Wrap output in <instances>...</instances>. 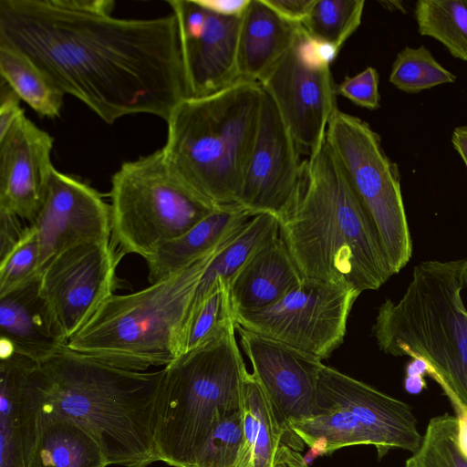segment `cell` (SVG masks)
I'll use <instances>...</instances> for the list:
<instances>
[{"label":"cell","mask_w":467,"mask_h":467,"mask_svg":"<svg viewBox=\"0 0 467 467\" xmlns=\"http://www.w3.org/2000/svg\"><path fill=\"white\" fill-rule=\"evenodd\" d=\"M235 325L163 368L154 441L159 461L194 467L214 427L243 410L248 370L235 338Z\"/></svg>","instance_id":"7"},{"label":"cell","mask_w":467,"mask_h":467,"mask_svg":"<svg viewBox=\"0 0 467 467\" xmlns=\"http://www.w3.org/2000/svg\"><path fill=\"white\" fill-rule=\"evenodd\" d=\"M235 328L252 364V373L262 386L290 447L301 452L305 443L291 426L320 414L317 395L322 360L238 325Z\"/></svg>","instance_id":"15"},{"label":"cell","mask_w":467,"mask_h":467,"mask_svg":"<svg viewBox=\"0 0 467 467\" xmlns=\"http://www.w3.org/2000/svg\"><path fill=\"white\" fill-rule=\"evenodd\" d=\"M303 280L280 235L261 246L230 285L234 310L269 306Z\"/></svg>","instance_id":"22"},{"label":"cell","mask_w":467,"mask_h":467,"mask_svg":"<svg viewBox=\"0 0 467 467\" xmlns=\"http://www.w3.org/2000/svg\"><path fill=\"white\" fill-rule=\"evenodd\" d=\"M263 3L284 20L302 25L315 0H262Z\"/></svg>","instance_id":"37"},{"label":"cell","mask_w":467,"mask_h":467,"mask_svg":"<svg viewBox=\"0 0 467 467\" xmlns=\"http://www.w3.org/2000/svg\"><path fill=\"white\" fill-rule=\"evenodd\" d=\"M112 0H0V44L32 60L108 124L167 121L187 98L174 15L119 18Z\"/></svg>","instance_id":"1"},{"label":"cell","mask_w":467,"mask_h":467,"mask_svg":"<svg viewBox=\"0 0 467 467\" xmlns=\"http://www.w3.org/2000/svg\"><path fill=\"white\" fill-rule=\"evenodd\" d=\"M19 102V97L2 80L0 95V138L3 137L16 119L25 113Z\"/></svg>","instance_id":"38"},{"label":"cell","mask_w":467,"mask_h":467,"mask_svg":"<svg viewBox=\"0 0 467 467\" xmlns=\"http://www.w3.org/2000/svg\"><path fill=\"white\" fill-rule=\"evenodd\" d=\"M0 342L36 363L67 347L61 327L40 294L38 276L0 296Z\"/></svg>","instance_id":"20"},{"label":"cell","mask_w":467,"mask_h":467,"mask_svg":"<svg viewBox=\"0 0 467 467\" xmlns=\"http://www.w3.org/2000/svg\"><path fill=\"white\" fill-rule=\"evenodd\" d=\"M0 74L19 97L40 116H60L64 93L26 55L0 44Z\"/></svg>","instance_id":"27"},{"label":"cell","mask_w":467,"mask_h":467,"mask_svg":"<svg viewBox=\"0 0 467 467\" xmlns=\"http://www.w3.org/2000/svg\"><path fill=\"white\" fill-rule=\"evenodd\" d=\"M379 82L377 69L368 67L353 77H346L337 85V94L359 107L374 110L380 107Z\"/></svg>","instance_id":"35"},{"label":"cell","mask_w":467,"mask_h":467,"mask_svg":"<svg viewBox=\"0 0 467 467\" xmlns=\"http://www.w3.org/2000/svg\"><path fill=\"white\" fill-rule=\"evenodd\" d=\"M222 244L146 288L111 295L67 341V348L129 370L167 366L180 354L182 330L197 286Z\"/></svg>","instance_id":"6"},{"label":"cell","mask_w":467,"mask_h":467,"mask_svg":"<svg viewBox=\"0 0 467 467\" xmlns=\"http://www.w3.org/2000/svg\"><path fill=\"white\" fill-rule=\"evenodd\" d=\"M264 90V89H263ZM272 98L264 90L254 146L238 205L252 215L266 213L284 221L302 192L305 161Z\"/></svg>","instance_id":"12"},{"label":"cell","mask_w":467,"mask_h":467,"mask_svg":"<svg viewBox=\"0 0 467 467\" xmlns=\"http://www.w3.org/2000/svg\"><path fill=\"white\" fill-rule=\"evenodd\" d=\"M53 142L25 113L0 138V210L32 224L55 169Z\"/></svg>","instance_id":"18"},{"label":"cell","mask_w":467,"mask_h":467,"mask_svg":"<svg viewBox=\"0 0 467 467\" xmlns=\"http://www.w3.org/2000/svg\"><path fill=\"white\" fill-rule=\"evenodd\" d=\"M175 16L188 97H202L240 79L237 67L242 17L216 15L196 0H169Z\"/></svg>","instance_id":"16"},{"label":"cell","mask_w":467,"mask_h":467,"mask_svg":"<svg viewBox=\"0 0 467 467\" xmlns=\"http://www.w3.org/2000/svg\"><path fill=\"white\" fill-rule=\"evenodd\" d=\"M466 289L467 259L422 261L401 298L380 305L372 327L379 348L421 362L452 408L467 406Z\"/></svg>","instance_id":"4"},{"label":"cell","mask_w":467,"mask_h":467,"mask_svg":"<svg viewBox=\"0 0 467 467\" xmlns=\"http://www.w3.org/2000/svg\"><path fill=\"white\" fill-rule=\"evenodd\" d=\"M359 295L337 284L303 278L269 306L234 310V319L245 330L323 360L343 342L350 310Z\"/></svg>","instance_id":"11"},{"label":"cell","mask_w":467,"mask_h":467,"mask_svg":"<svg viewBox=\"0 0 467 467\" xmlns=\"http://www.w3.org/2000/svg\"><path fill=\"white\" fill-rule=\"evenodd\" d=\"M278 235L279 221L273 215L256 214L247 221L220 246L213 257L197 286L191 309L208 295L218 279L230 286L250 257Z\"/></svg>","instance_id":"26"},{"label":"cell","mask_w":467,"mask_h":467,"mask_svg":"<svg viewBox=\"0 0 467 467\" xmlns=\"http://www.w3.org/2000/svg\"><path fill=\"white\" fill-rule=\"evenodd\" d=\"M31 225L39 244L37 276L54 257L70 247L111 240L109 205L97 190L56 168Z\"/></svg>","instance_id":"17"},{"label":"cell","mask_w":467,"mask_h":467,"mask_svg":"<svg viewBox=\"0 0 467 467\" xmlns=\"http://www.w3.org/2000/svg\"><path fill=\"white\" fill-rule=\"evenodd\" d=\"M302 35L301 26L292 46L259 83L300 150L309 156L326 140L337 94L330 66L311 63L305 57Z\"/></svg>","instance_id":"13"},{"label":"cell","mask_w":467,"mask_h":467,"mask_svg":"<svg viewBox=\"0 0 467 467\" xmlns=\"http://www.w3.org/2000/svg\"><path fill=\"white\" fill-rule=\"evenodd\" d=\"M36 362L0 349V467H29L43 400L32 376Z\"/></svg>","instance_id":"19"},{"label":"cell","mask_w":467,"mask_h":467,"mask_svg":"<svg viewBox=\"0 0 467 467\" xmlns=\"http://www.w3.org/2000/svg\"><path fill=\"white\" fill-rule=\"evenodd\" d=\"M300 26L281 18L262 0H251L238 40L240 79L259 82L292 46Z\"/></svg>","instance_id":"24"},{"label":"cell","mask_w":467,"mask_h":467,"mask_svg":"<svg viewBox=\"0 0 467 467\" xmlns=\"http://www.w3.org/2000/svg\"><path fill=\"white\" fill-rule=\"evenodd\" d=\"M389 80L398 89L413 94L453 83L456 76L442 67L425 46L406 47L397 54Z\"/></svg>","instance_id":"31"},{"label":"cell","mask_w":467,"mask_h":467,"mask_svg":"<svg viewBox=\"0 0 467 467\" xmlns=\"http://www.w3.org/2000/svg\"><path fill=\"white\" fill-rule=\"evenodd\" d=\"M426 375L423 364L413 360L407 366L404 381L405 389L410 394H419L426 388L424 376Z\"/></svg>","instance_id":"40"},{"label":"cell","mask_w":467,"mask_h":467,"mask_svg":"<svg viewBox=\"0 0 467 467\" xmlns=\"http://www.w3.org/2000/svg\"><path fill=\"white\" fill-rule=\"evenodd\" d=\"M43 400L84 425L109 465L148 467L159 462L154 431L163 368H117L65 347L31 370Z\"/></svg>","instance_id":"3"},{"label":"cell","mask_w":467,"mask_h":467,"mask_svg":"<svg viewBox=\"0 0 467 467\" xmlns=\"http://www.w3.org/2000/svg\"><path fill=\"white\" fill-rule=\"evenodd\" d=\"M39 244L36 231L30 227L12 251L0 260V296L37 277Z\"/></svg>","instance_id":"34"},{"label":"cell","mask_w":467,"mask_h":467,"mask_svg":"<svg viewBox=\"0 0 467 467\" xmlns=\"http://www.w3.org/2000/svg\"><path fill=\"white\" fill-rule=\"evenodd\" d=\"M451 143L467 168V125L453 130Z\"/></svg>","instance_id":"42"},{"label":"cell","mask_w":467,"mask_h":467,"mask_svg":"<svg viewBox=\"0 0 467 467\" xmlns=\"http://www.w3.org/2000/svg\"><path fill=\"white\" fill-rule=\"evenodd\" d=\"M234 325L230 286L218 279L208 295L191 309L182 330L179 356L213 340Z\"/></svg>","instance_id":"29"},{"label":"cell","mask_w":467,"mask_h":467,"mask_svg":"<svg viewBox=\"0 0 467 467\" xmlns=\"http://www.w3.org/2000/svg\"><path fill=\"white\" fill-rule=\"evenodd\" d=\"M457 418V442L462 453L467 458V406L453 407Z\"/></svg>","instance_id":"41"},{"label":"cell","mask_w":467,"mask_h":467,"mask_svg":"<svg viewBox=\"0 0 467 467\" xmlns=\"http://www.w3.org/2000/svg\"><path fill=\"white\" fill-rule=\"evenodd\" d=\"M364 0H315L302 27L311 38L338 49L361 24Z\"/></svg>","instance_id":"30"},{"label":"cell","mask_w":467,"mask_h":467,"mask_svg":"<svg viewBox=\"0 0 467 467\" xmlns=\"http://www.w3.org/2000/svg\"><path fill=\"white\" fill-rule=\"evenodd\" d=\"M317 400L320 414L291 426L315 456L372 445L380 460L394 448L414 453L422 443L410 405L324 364Z\"/></svg>","instance_id":"8"},{"label":"cell","mask_w":467,"mask_h":467,"mask_svg":"<svg viewBox=\"0 0 467 467\" xmlns=\"http://www.w3.org/2000/svg\"><path fill=\"white\" fill-rule=\"evenodd\" d=\"M253 216L238 204L214 209L184 234L161 245L146 260L150 283L186 268L222 244Z\"/></svg>","instance_id":"23"},{"label":"cell","mask_w":467,"mask_h":467,"mask_svg":"<svg viewBox=\"0 0 467 467\" xmlns=\"http://www.w3.org/2000/svg\"><path fill=\"white\" fill-rule=\"evenodd\" d=\"M279 235L303 278L359 294L392 275L377 234L327 141L305 161L300 199Z\"/></svg>","instance_id":"2"},{"label":"cell","mask_w":467,"mask_h":467,"mask_svg":"<svg viewBox=\"0 0 467 467\" xmlns=\"http://www.w3.org/2000/svg\"><path fill=\"white\" fill-rule=\"evenodd\" d=\"M418 31L441 43L455 58L467 61V0H419Z\"/></svg>","instance_id":"28"},{"label":"cell","mask_w":467,"mask_h":467,"mask_svg":"<svg viewBox=\"0 0 467 467\" xmlns=\"http://www.w3.org/2000/svg\"><path fill=\"white\" fill-rule=\"evenodd\" d=\"M263 97L259 82L239 79L216 92L184 98L166 121L165 161L215 207L238 203Z\"/></svg>","instance_id":"5"},{"label":"cell","mask_w":467,"mask_h":467,"mask_svg":"<svg viewBox=\"0 0 467 467\" xmlns=\"http://www.w3.org/2000/svg\"><path fill=\"white\" fill-rule=\"evenodd\" d=\"M120 253L110 241L70 247L38 275L39 291L68 341L113 295Z\"/></svg>","instance_id":"14"},{"label":"cell","mask_w":467,"mask_h":467,"mask_svg":"<svg viewBox=\"0 0 467 467\" xmlns=\"http://www.w3.org/2000/svg\"><path fill=\"white\" fill-rule=\"evenodd\" d=\"M194 467H251L243 410L224 417L213 430Z\"/></svg>","instance_id":"32"},{"label":"cell","mask_w":467,"mask_h":467,"mask_svg":"<svg viewBox=\"0 0 467 467\" xmlns=\"http://www.w3.org/2000/svg\"><path fill=\"white\" fill-rule=\"evenodd\" d=\"M244 431L251 454V467H307L281 429L257 379L247 372L244 385Z\"/></svg>","instance_id":"25"},{"label":"cell","mask_w":467,"mask_h":467,"mask_svg":"<svg viewBox=\"0 0 467 467\" xmlns=\"http://www.w3.org/2000/svg\"><path fill=\"white\" fill-rule=\"evenodd\" d=\"M109 208L113 245L147 260L218 207L189 188L160 149L121 164L111 178Z\"/></svg>","instance_id":"9"},{"label":"cell","mask_w":467,"mask_h":467,"mask_svg":"<svg viewBox=\"0 0 467 467\" xmlns=\"http://www.w3.org/2000/svg\"><path fill=\"white\" fill-rule=\"evenodd\" d=\"M326 139L370 220L392 275L398 274L411 258L412 240L397 163L368 122L338 109Z\"/></svg>","instance_id":"10"},{"label":"cell","mask_w":467,"mask_h":467,"mask_svg":"<svg viewBox=\"0 0 467 467\" xmlns=\"http://www.w3.org/2000/svg\"><path fill=\"white\" fill-rule=\"evenodd\" d=\"M17 215L0 210V260L21 241L30 224Z\"/></svg>","instance_id":"36"},{"label":"cell","mask_w":467,"mask_h":467,"mask_svg":"<svg viewBox=\"0 0 467 467\" xmlns=\"http://www.w3.org/2000/svg\"><path fill=\"white\" fill-rule=\"evenodd\" d=\"M197 3L219 16L242 17L251 0H196Z\"/></svg>","instance_id":"39"},{"label":"cell","mask_w":467,"mask_h":467,"mask_svg":"<svg viewBox=\"0 0 467 467\" xmlns=\"http://www.w3.org/2000/svg\"><path fill=\"white\" fill-rule=\"evenodd\" d=\"M108 465L94 435L78 420L43 400L36 418L29 467Z\"/></svg>","instance_id":"21"},{"label":"cell","mask_w":467,"mask_h":467,"mask_svg":"<svg viewBox=\"0 0 467 467\" xmlns=\"http://www.w3.org/2000/svg\"><path fill=\"white\" fill-rule=\"evenodd\" d=\"M405 467H467L457 442V418L448 412L430 420L420 449Z\"/></svg>","instance_id":"33"}]
</instances>
